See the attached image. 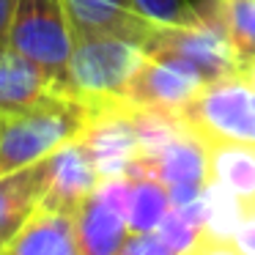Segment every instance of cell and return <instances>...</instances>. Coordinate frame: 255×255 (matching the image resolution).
I'll list each match as a JSON object with an SVG mask.
<instances>
[{
	"label": "cell",
	"mask_w": 255,
	"mask_h": 255,
	"mask_svg": "<svg viewBox=\"0 0 255 255\" xmlns=\"http://www.w3.org/2000/svg\"><path fill=\"white\" fill-rule=\"evenodd\" d=\"M91 107L66 91H50L39 102L0 113V176L47 159L91 127Z\"/></svg>",
	"instance_id": "6da1fadb"
},
{
	"label": "cell",
	"mask_w": 255,
	"mask_h": 255,
	"mask_svg": "<svg viewBox=\"0 0 255 255\" xmlns=\"http://www.w3.org/2000/svg\"><path fill=\"white\" fill-rule=\"evenodd\" d=\"M145 61V47L121 36H74L69 61L66 94H74L91 107L116 105L124 99L127 85Z\"/></svg>",
	"instance_id": "7a4b0ae2"
},
{
	"label": "cell",
	"mask_w": 255,
	"mask_h": 255,
	"mask_svg": "<svg viewBox=\"0 0 255 255\" xmlns=\"http://www.w3.org/2000/svg\"><path fill=\"white\" fill-rule=\"evenodd\" d=\"M178 121L189 134L209 140L255 143V88L242 72L211 80L195 99L178 110Z\"/></svg>",
	"instance_id": "3957f363"
},
{
	"label": "cell",
	"mask_w": 255,
	"mask_h": 255,
	"mask_svg": "<svg viewBox=\"0 0 255 255\" xmlns=\"http://www.w3.org/2000/svg\"><path fill=\"white\" fill-rule=\"evenodd\" d=\"M11 47L39 63L58 91H66L74 30L66 0H17Z\"/></svg>",
	"instance_id": "277c9868"
},
{
	"label": "cell",
	"mask_w": 255,
	"mask_h": 255,
	"mask_svg": "<svg viewBox=\"0 0 255 255\" xmlns=\"http://www.w3.org/2000/svg\"><path fill=\"white\" fill-rule=\"evenodd\" d=\"M192 6H195V14H198L195 22L159 25L154 39L145 44V50L189 63L203 74L206 83L242 72V63H239L217 14L200 0H195Z\"/></svg>",
	"instance_id": "5b68a950"
},
{
	"label": "cell",
	"mask_w": 255,
	"mask_h": 255,
	"mask_svg": "<svg viewBox=\"0 0 255 255\" xmlns=\"http://www.w3.org/2000/svg\"><path fill=\"white\" fill-rule=\"evenodd\" d=\"M206 85V77L195 66L178 61L170 55L145 50V61L127 85L124 99L143 110H159L178 116L189 99L198 96V91Z\"/></svg>",
	"instance_id": "8992f818"
},
{
	"label": "cell",
	"mask_w": 255,
	"mask_h": 255,
	"mask_svg": "<svg viewBox=\"0 0 255 255\" xmlns=\"http://www.w3.org/2000/svg\"><path fill=\"white\" fill-rule=\"evenodd\" d=\"M47 165V189L41 206L58 211H74L94 195V189L99 187L102 176L96 167L94 156H91L88 145L80 140H72L63 148H58L55 154H50L44 159Z\"/></svg>",
	"instance_id": "52a82bcc"
},
{
	"label": "cell",
	"mask_w": 255,
	"mask_h": 255,
	"mask_svg": "<svg viewBox=\"0 0 255 255\" xmlns=\"http://www.w3.org/2000/svg\"><path fill=\"white\" fill-rule=\"evenodd\" d=\"M127 176H154L167 189L206 187V148L195 134L184 129L156 151L137 154Z\"/></svg>",
	"instance_id": "ba28073f"
},
{
	"label": "cell",
	"mask_w": 255,
	"mask_h": 255,
	"mask_svg": "<svg viewBox=\"0 0 255 255\" xmlns=\"http://www.w3.org/2000/svg\"><path fill=\"white\" fill-rule=\"evenodd\" d=\"M74 36H121L148 44L159 25L134 8L132 0H66Z\"/></svg>",
	"instance_id": "9c48e42d"
},
{
	"label": "cell",
	"mask_w": 255,
	"mask_h": 255,
	"mask_svg": "<svg viewBox=\"0 0 255 255\" xmlns=\"http://www.w3.org/2000/svg\"><path fill=\"white\" fill-rule=\"evenodd\" d=\"M206 148V184H220L239 200L244 220L255 217V143L209 140Z\"/></svg>",
	"instance_id": "30bf717a"
},
{
	"label": "cell",
	"mask_w": 255,
	"mask_h": 255,
	"mask_svg": "<svg viewBox=\"0 0 255 255\" xmlns=\"http://www.w3.org/2000/svg\"><path fill=\"white\" fill-rule=\"evenodd\" d=\"M0 255H80L74 214L39 206Z\"/></svg>",
	"instance_id": "8fae6325"
},
{
	"label": "cell",
	"mask_w": 255,
	"mask_h": 255,
	"mask_svg": "<svg viewBox=\"0 0 255 255\" xmlns=\"http://www.w3.org/2000/svg\"><path fill=\"white\" fill-rule=\"evenodd\" d=\"M44 189H47L44 159L30 167H22V170L0 176V250L17 236V231L41 206Z\"/></svg>",
	"instance_id": "7c38bea8"
},
{
	"label": "cell",
	"mask_w": 255,
	"mask_h": 255,
	"mask_svg": "<svg viewBox=\"0 0 255 255\" xmlns=\"http://www.w3.org/2000/svg\"><path fill=\"white\" fill-rule=\"evenodd\" d=\"M80 255H116L129 239L127 214L99 198L94 189L88 200L74 211Z\"/></svg>",
	"instance_id": "4fadbf2b"
},
{
	"label": "cell",
	"mask_w": 255,
	"mask_h": 255,
	"mask_svg": "<svg viewBox=\"0 0 255 255\" xmlns=\"http://www.w3.org/2000/svg\"><path fill=\"white\" fill-rule=\"evenodd\" d=\"M50 91H58L50 74L25 58L14 47L0 50V113H11L19 107H28L47 96Z\"/></svg>",
	"instance_id": "5bb4252c"
},
{
	"label": "cell",
	"mask_w": 255,
	"mask_h": 255,
	"mask_svg": "<svg viewBox=\"0 0 255 255\" xmlns=\"http://www.w3.org/2000/svg\"><path fill=\"white\" fill-rule=\"evenodd\" d=\"M170 206V192L162 181H156L154 176H132L127 206L129 233H154Z\"/></svg>",
	"instance_id": "9a60e30c"
},
{
	"label": "cell",
	"mask_w": 255,
	"mask_h": 255,
	"mask_svg": "<svg viewBox=\"0 0 255 255\" xmlns=\"http://www.w3.org/2000/svg\"><path fill=\"white\" fill-rule=\"evenodd\" d=\"M225 28L242 69L255 58V0H200Z\"/></svg>",
	"instance_id": "2e32d148"
},
{
	"label": "cell",
	"mask_w": 255,
	"mask_h": 255,
	"mask_svg": "<svg viewBox=\"0 0 255 255\" xmlns=\"http://www.w3.org/2000/svg\"><path fill=\"white\" fill-rule=\"evenodd\" d=\"M154 233L167 244V247H170L173 255H187L189 250H192L195 244L200 242V236H203V228L192 225L187 217H181V214H178V211L170 206V211L162 217V222L156 225Z\"/></svg>",
	"instance_id": "e0dca14e"
},
{
	"label": "cell",
	"mask_w": 255,
	"mask_h": 255,
	"mask_svg": "<svg viewBox=\"0 0 255 255\" xmlns=\"http://www.w3.org/2000/svg\"><path fill=\"white\" fill-rule=\"evenodd\" d=\"M143 17L156 25H189L198 19L189 0H132Z\"/></svg>",
	"instance_id": "ac0fdd59"
},
{
	"label": "cell",
	"mask_w": 255,
	"mask_h": 255,
	"mask_svg": "<svg viewBox=\"0 0 255 255\" xmlns=\"http://www.w3.org/2000/svg\"><path fill=\"white\" fill-rule=\"evenodd\" d=\"M116 255H173V253L156 233H129V239Z\"/></svg>",
	"instance_id": "d6986e66"
},
{
	"label": "cell",
	"mask_w": 255,
	"mask_h": 255,
	"mask_svg": "<svg viewBox=\"0 0 255 255\" xmlns=\"http://www.w3.org/2000/svg\"><path fill=\"white\" fill-rule=\"evenodd\" d=\"M189 255H247L233 239H217L203 231L200 242L189 250Z\"/></svg>",
	"instance_id": "ffe728a7"
},
{
	"label": "cell",
	"mask_w": 255,
	"mask_h": 255,
	"mask_svg": "<svg viewBox=\"0 0 255 255\" xmlns=\"http://www.w3.org/2000/svg\"><path fill=\"white\" fill-rule=\"evenodd\" d=\"M17 11V0H0V50L11 47V22Z\"/></svg>",
	"instance_id": "44dd1931"
},
{
	"label": "cell",
	"mask_w": 255,
	"mask_h": 255,
	"mask_svg": "<svg viewBox=\"0 0 255 255\" xmlns=\"http://www.w3.org/2000/svg\"><path fill=\"white\" fill-rule=\"evenodd\" d=\"M242 74H244V77L250 80V83H253V88H255V58H253V61H250L247 66L242 69Z\"/></svg>",
	"instance_id": "7402d4cb"
},
{
	"label": "cell",
	"mask_w": 255,
	"mask_h": 255,
	"mask_svg": "<svg viewBox=\"0 0 255 255\" xmlns=\"http://www.w3.org/2000/svg\"><path fill=\"white\" fill-rule=\"evenodd\" d=\"M187 255H189V253H187Z\"/></svg>",
	"instance_id": "603a6c76"
}]
</instances>
